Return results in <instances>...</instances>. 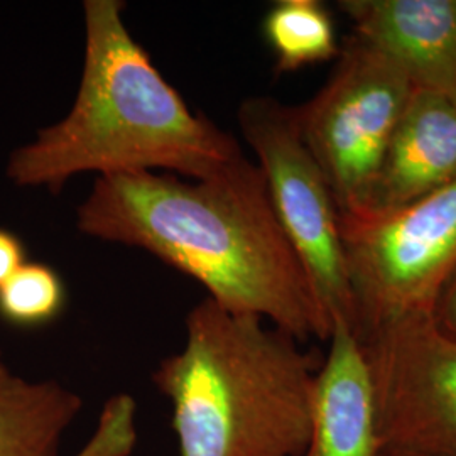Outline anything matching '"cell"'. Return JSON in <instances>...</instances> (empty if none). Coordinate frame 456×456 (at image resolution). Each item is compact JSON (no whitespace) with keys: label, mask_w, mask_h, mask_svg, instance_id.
<instances>
[{"label":"cell","mask_w":456,"mask_h":456,"mask_svg":"<svg viewBox=\"0 0 456 456\" xmlns=\"http://www.w3.org/2000/svg\"><path fill=\"white\" fill-rule=\"evenodd\" d=\"M120 0L83 2L82 80L69 112L9 156L19 188L60 193L85 173L97 178L166 173L205 178L239 159V141L198 114L152 63L124 22Z\"/></svg>","instance_id":"cell-2"},{"label":"cell","mask_w":456,"mask_h":456,"mask_svg":"<svg viewBox=\"0 0 456 456\" xmlns=\"http://www.w3.org/2000/svg\"><path fill=\"white\" fill-rule=\"evenodd\" d=\"M357 337L411 314H431L456 271V181L397 212L343 220Z\"/></svg>","instance_id":"cell-6"},{"label":"cell","mask_w":456,"mask_h":456,"mask_svg":"<svg viewBox=\"0 0 456 456\" xmlns=\"http://www.w3.org/2000/svg\"><path fill=\"white\" fill-rule=\"evenodd\" d=\"M83 235L129 245L198 281L218 306L306 343L331 325L245 154L205 178L137 173L97 178L77 210Z\"/></svg>","instance_id":"cell-1"},{"label":"cell","mask_w":456,"mask_h":456,"mask_svg":"<svg viewBox=\"0 0 456 456\" xmlns=\"http://www.w3.org/2000/svg\"><path fill=\"white\" fill-rule=\"evenodd\" d=\"M455 181L456 100L416 88L360 218L397 212Z\"/></svg>","instance_id":"cell-9"},{"label":"cell","mask_w":456,"mask_h":456,"mask_svg":"<svg viewBox=\"0 0 456 456\" xmlns=\"http://www.w3.org/2000/svg\"><path fill=\"white\" fill-rule=\"evenodd\" d=\"M65 306V282L48 264L26 262L0 284V318L9 325H49L61 316Z\"/></svg>","instance_id":"cell-13"},{"label":"cell","mask_w":456,"mask_h":456,"mask_svg":"<svg viewBox=\"0 0 456 456\" xmlns=\"http://www.w3.org/2000/svg\"><path fill=\"white\" fill-rule=\"evenodd\" d=\"M357 338L380 456H456V340L431 314L397 318Z\"/></svg>","instance_id":"cell-7"},{"label":"cell","mask_w":456,"mask_h":456,"mask_svg":"<svg viewBox=\"0 0 456 456\" xmlns=\"http://www.w3.org/2000/svg\"><path fill=\"white\" fill-rule=\"evenodd\" d=\"M26 264V247L20 237L7 228H0V284Z\"/></svg>","instance_id":"cell-15"},{"label":"cell","mask_w":456,"mask_h":456,"mask_svg":"<svg viewBox=\"0 0 456 456\" xmlns=\"http://www.w3.org/2000/svg\"><path fill=\"white\" fill-rule=\"evenodd\" d=\"M0 362H2V350H0Z\"/></svg>","instance_id":"cell-17"},{"label":"cell","mask_w":456,"mask_h":456,"mask_svg":"<svg viewBox=\"0 0 456 456\" xmlns=\"http://www.w3.org/2000/svg\"><path fill=\"white\" fill-rule=\"evenodd\" d=\"M414 90L399 66L354 33L340 45L325 85L296 107L303 139L325 175L340 222L365 212Z\"/></svg>","instance_id":"cell-4"},{"label":"cell","mask_w":456,"mask_h":456,"mask_svg":"<svg viewBox=\"0 0 456 456\" xmlns=\"http://www.w3.org/2000/svg\"><path fill=\"white\" fill-rule=\"evenodd\" d=\"M82 397L56 380H28L0 362V456H60Z\"/></svg>","instance_id":"cell-11"},{"label":"cell","mask_w":456,"mask_h":456,"mask_svg":"<svg viewBox=\"0 0 456 456\" xmlns=\"http://www.w3.org/2000/svg\"><path fill=\"white\" fill-rule=\"evenodd\" d=\"M276 75L337 60L340 43L333 17L320 0H279L262 22Z\"/></svg>","instance_id":"cell-12"},{"label":"cell","mask_w":456,"mask_h":456,"mask_svg":"<svg viewBox=\"0 0 456 456\" xmlns=\"http://www.w3.org/2000/svg\"><path fill=\"white\" fill-rule=\"evenodd\" d=\"M354 33L419 90L456 100V0H342Z\"/></svg>","instance_id":"cell-8"},{"label":"cell","mask_w":456,"mask_h":456,"mask_svg":"<svg viewBox=\"0 0 456 456\" xmlns=\"http://www.w3.org/2000/svg\"><path fill=\"white\" fill-rule=\"evenodd\" d=\"M328 342L303 456H380L372 382L359 338L348 326L335 323Z\"/></svg>","instance_id":"cell-10"},{"label":"cell","mask_w":456,"mask_h":456,"mask_svg":"<svg viewBox=\"0 0 456 456\" xmlns=\"http://www.w3.org/2000/svg\"><path fill=\"white\" fill-rule=\"evenodd\" d=\"M137 444V404L131 394L112 395L98 414L94 435L75 456H131Z\"/></svg>","instance_id":"cell-14"},{"label":"cell","mask_w":456,"mask_h":456,"mask_svg":"<svg viewBox=\"0 0 456 456\" xmlns=\"http://www.w3.org/2000/svg\"><path fill=\"white\" fill-rule=\"evenodd\" d=\"M431 316L443 333L456 340V271L441 289Z\"/></svg>","instance_id":"cell-16"},{"label":"cell","mask_w":456,"mask_h":456,"mask_svg":"<svg viewBox=\"0 0 456 456\" xmlns=\"http://www.w3.org/2000/svg\"><path fill=\"white\" fill-rule=\"evenodd\" d=\"M239 129L256 154L277 220L320 301L330 325L357 335L352 291L337 210L325 175L306 146L297 109L273 97L245 98Z\"/></svg>","instance_id":"cell-5"},{"label":"cell","mask_w":456,"mask_h":456,"mask_svg":"<svg viewBox=\"0 0 456 456\" xmlns=\"http://www.w3.org/2000/svg\"><path fill=\"white\" fill-rule=\"evenodd\" d=\"M186 342L152 374L180 456H303L323 357L252 314L203 299Z\"/></svg>","instance_id":"cell-3"}]
</instances>
